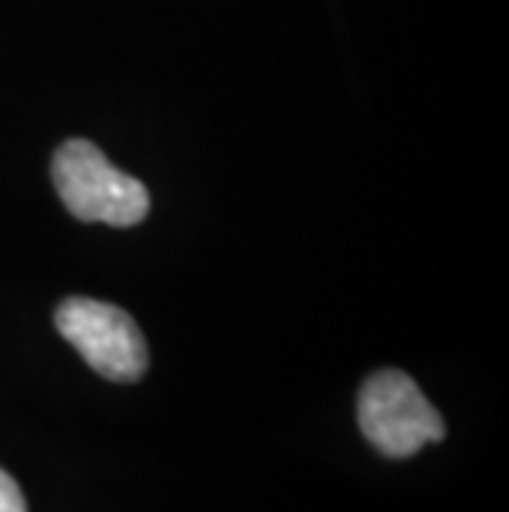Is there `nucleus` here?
<instances>
[{
	"label": "nucleus",
	"mask_w": 509,
	"mask_h": 512,
	"mask_svg": "<svg viewBox=\"0 0 509 512\" xmlns=\"http://www.w3.org/2000/svg\"><path fill=\"white\" fill-rule=\"evenodd\" d=\"M53 185L63 205L80 222H103L116 228L139 225L149 215L146 185L119 172L100 146L70 139L53 156Z\"/></svg>",
	"instance_id": "f257e3e1"
},
{
	"label": "nucleus",
	"mask_w": 509,
	"mask_h": 512,
	"mask_svg": "<svg viewBox=\"0 0 509 512\" xmlns=\"http://www.w3.org/2000/svg\"><path fill=\"white\" fill-rule=\"evenodd\" d=\"M357 423L377 453L404 460L424 450L427 443L447 437L443 417L433 410L414 380L404 370H377L364 380L357 397Z\"/></svg>",
	"instance_id": "f03ea898"
},
{
	"label": "nucleus",
	"mask_w": 509,
	"mask_h": 512,
	"mask_svg": "<svg viewBox=\"0 0 509 512\" xmlns=\"http://www.w3.org/2000/svg\"><path fill=\"white\" fill-rule=\"evenodd\" d=\"M57 331L106 380L133 384L146 374V337L136 328V321L116 304L96 298H67L57 308Z\"/></svg>",
	"instance_id": "7ed1b4c3"
},
{
	"label": "nucleus",
	"mask_w": 509,
	"mask_h": 512,
	"mask_svg": "<svg viewBox=\"0 0 509 512\" xmlns=\"http://www.w3.org/2000/svg\"><path fill=\"white\" fill-rule=\"evenodd\" d=\"M0 512H27V499L20 493L17 479L0 470Z\"/></svg>",
	"instance_id": "20e7f679"
}]
</instances>
